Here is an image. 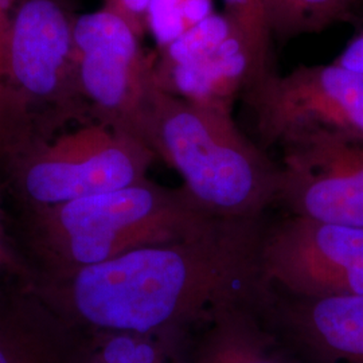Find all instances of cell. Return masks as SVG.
I'll use <instances>...</instances> for the list:
<instances>
[{"instance_id":"12","label":"cell","mask_w":363,"mask_h":363,"mask_svg":"<svg viewBox=\"0 0 363 363\" xmlns=\"http://www.w3.org/2000/svg\"><path fill=\"white\" fill-rule=\"evenodd\" d=\"M154 74L160 91L230 112L237 96L259 79L252 52L238 33L189 62L169 67L154 64Z\"/></svg>"},{"instance_id":"7","label":"cell","mask_w":363,"mask_h":363,"mask_svg":"<svg viewBox=\"0 0 363 363\" xmlns=\"http://www.w3.org/2000/svg\"><path fill=\"white\" fill-rule=\"evenodd\" d=\"M262 284L292 298L363 295V228L289 216L264 228Z\"/></svg>"},{"instance_id":"13","label":"cell","mask_w":363,"mask_h":363,"mask_svg":"<svg viewBox=\"0 0 363 363\" xmlns=\"http://www.w3.org/2000/svg\"><path fill=\"white\" fill-rule=\"evenodd\" d=\"M191 363H298L264 322L257 304L220 310L193 337Z\"/></svg>"},{"instance_id":"1","label":"cell","mask_w":363,"mask_h":363,"mask_svg":"<svg viewBox=\"0 0 363 363\" xmlns=\"http://www.w3.org/2000/svg\"><path fill=\"white\" fill-rule=\"evenodd\" d=\"M264 228L261 218H220L187 240L140 247L30 286L52 311L85 333L191 334L220 310L262 298Z\"/></svg>"},{"instance_id":"20","label":"cell","mask_w":363,"mask_h":363,"mask_svg":"<svg viewBox=\"0 0 363 363\" xmlns=\"http://www.w3.org/2000/svg\"><path fill=\"white\" fill-rule=\"evenodd\" d=\"M19 1L21 0H0V81L6 65L13 15Z\"/></svg>"},{"instance_id":"3","label":"cell","mask_w":363,"mask_h":363,"mask_svg":"<svg viewBox=\"0 0 363 363\" xmlns=\"http://www.w3.org/2000/svg\"><path fill=\"white\" fill-rule=\"evenodd\" d=\"M30 217L31 244L45 267V277L66 276L140 247L183 241L220 220L183 186L171 189L148 178L30 211Z\"/></svg>"},{"instance_id":"19","label":"cell","mask_w":363,"mask_h":363,"mask_svg":"<svg viewBox=\"0 0 363 363\" xmlns=\"http://www.w3.org/2000/svg\"><path fill=\"white\" fill-rule=\"evenodd\" d=\"M10 273V274H21L26 277L27 281L31 280L30 272L27 271L23 262L16 256L13 247L7 240L3 225V214H1V205H0V276Z\"/></svg>"},{"instance_id":"23","label":"cell","mask_w":363,"mask_h":363,"mask_svg":"<svg viewBox=\"0 0 363 363\" xmlns=\"http://www.w3.org/2000/svg\"><path fill=\"white\" fill-rule=\"evenodd\" d=\"M351 1H352L354 15L357 13H363V0H351Z\"/></svg>"},{"instance_id":"2","label":"cell","mask_w":363,"mask_h":363,"mask_svg":"<svg viewBox=\"0 0 363 363\" xmlns=\"http://www.w3.org/2000/svg\"><path fill=\"white\" fill-rule=\"evenodd\" d=\"M143 143L178 171L183 187L220 218L259 220L280 190V166L240 130L232 112L156 89Z\"/></svg>"},{"instance_id":"4","label":"cell","mask_w":363,"mask_h":363,"mask_svg":"<svg viewBox=\"0 0 363 363\" xmlns=\"http://www.w3.org/2000/svg\"><path fill=\"white\" fill-rule=\"evenodd\" d=\"M69 0H21L0 81V167L91 120L79 89Z\"/></svg>"},{"instance_id":"10","label":"cell","mask_w":363,"mask_h":363,"mask_svg":"<svg viewBox=\"0 0 363 363\" xmlns=\"http://www.w3.org/2000/svg\"><path fill=\"white\" fill-rule=\"evenodd\" d=\"M257 310L298 363H363V295L292 298L267 289Z\"/></svg>"},{"instance_id":"5","label":"cell","mask_w":363,"mask_h":363,"mask_svg":"<svg viewBox=\"0 0 363 363\" xmlns=\"http://www.w3.org/2000/svg\"><path fill=\"white\" fill-rule=\"evenodd\" d=\"M156 155L101 123L66 130L4 171L28 211L55 208L144 181Z\"/></svg>"},{"instance_id":"11","label":"cell","mask_w":363,"mask_h":363,"mask_svg":"<svg viewBox=\"0 0 363 363\" xmlns=\"http://www.w3.org/2000/svg\"><path fill=\"white\" fill-rule=\"evenodd\" d=\"M84 339L28 283L0 300V363H78Z\"/></svg>"},{"instance_id":"14","label":"cell","mask_w":363,"mask_h":363,"mask_svg":"<svg viewBox=\"0 0 363 363\" xmlns=\"http://www.w3.org/2000/svg\"><path fill=\"white\" fill-rule=\"evenodd\" d=\"M193 337L183 331H94L85 346L104 363H191Z\"/></svg>"},{"instance_id":"17","label":"cell","mask_w":363,"mask_h":363,"mask_svg":"<svg viewBox=\"0 0 363 363\" xmlns=\"http://www.w3.org/2000/svg\"><path fill=\"white\" fill-rule=\"evenodd\" d=\"M225 15L252 52L259 82L273 74L269 70L272 31L267 16L265 0H223Z\"/></svg>"},{"instance_id":"8","label":"cell","mask_w":363,"mask_h":363,"mask_svg":"<svg viewBox=\"0 0 363 363\" xmlns=\"http://www.w3.org/2000/svg\"><path fill=\"white\" fill-rule=\"evenodd\" d=\"M244 96L264 147L319 130L363 142V76L334 62L271 74Z\"/></svg>"},{"instance_id":"22","label":"cell","mask_w":363,"mask_h":363,"mask_svg":"<svg viewBox=\"0 0 363 363\" xmlns=\"http://www.w3.org/2000/svg\"><path fill=\"white\" fill-rule=\"evenodd\" d=\"M78 363H104L101 362L100 359H97L96 357H93L91 352L86 349L85 346V339H84V345H82V350H81V355H79V361Z\"/></svg>"},{"instance_id":"15","label":"cell","mask_w":363,"mask_h":363,"mask_svg":"<svg viewBox=\"0 0 363 363\" xmlns=\"http://www.w3.org/2000/svg\"><path fill=\"white\" fill-rule=\"evenodd\" d=\"M265 9L279 38L318 33L354 15L351 0H265Z\"/></svg>"},{"instance_id":"16","label":"cell","mask_w":363,"mask_h":363,"mask_svg":"<svg viewBox=\"0 0 363 363\" xmlns=\"http://www.w3.org/2000/svg\"><path fill=\"white\" fill-rule=\"evenodd\" d=\"M214 13V0H151L147 33H151L159 50Z\"/></svg>"},{"instance_id":"21","label":"cell","mask_w":363,"mask_h":363,"mask_svg":"<svg viewBox=\"0 0 363 363\" xmlns=\"http://www.w3.org/2000/svg\"><path fill=\"white\" fill-rule=\"evenodd\" d=\"M334 64L363 76V28L349 40Z\"/></svg>"},{"instance_id":"18","label":"cell","mask_w":363,"mask_h":363,"mask_svg":"<svg viewBox=\"0 0 363 363\" xmlns=\"http://www.w3.org/2000/svg\"><path fill=\"white\" fill-rule=\"evenodd\" d=\"M151 0H104V9L116 13L143 39L147 33V9Z\"/></svg>"},{"instance_id":"6","label":"cell","mask_w":363,"mask_h":363,"mask_svg":"<svg viewBox=\"0 0 363 363\" xmlns=\"http://www.w3.org/2000/svg\"><path fill=\"white\" fill-rule=\"evenodd\" d=\"M74 49L78 81L91 120L142 140L155 93V54L116 13L104 7L77 15Z\"/></svg>"},{"instance_id":"9","label":"cell","mask_w":363,"mask_h":363,"mask_svg":"<svg viewBox=\"0 0 363 363\" xmlns=\"http://www.w3.org/2000/svg\"><path fill=\"white\" fill-rule=\"evenodd\" d=\"M280 147L277 203L289 216L363 228V142L319 130Z\"/></svg>"}]
</instances>
